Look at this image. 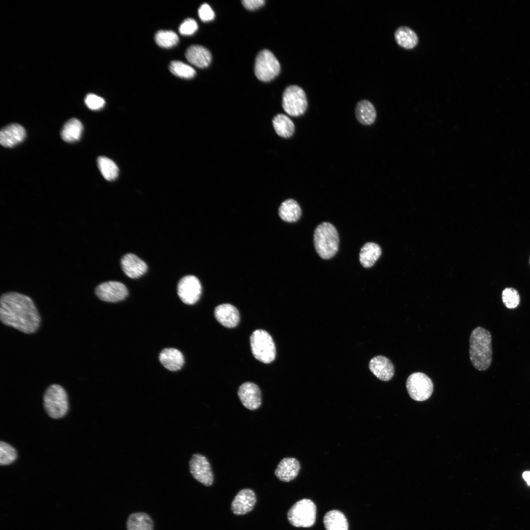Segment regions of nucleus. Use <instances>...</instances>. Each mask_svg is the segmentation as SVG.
Segmentation results:
<instances>
[{
    "label": "nucleus",
    "mask_w": 530,
    "mask_h": 530,
    "mask_svg": "<svg viewBox=\"0 0 530 530\" xmlns=\"http://www.w3.org/2000/svg\"><path fill=\"white\" fill-rule=\"evenodd\" d=\"M0 318L4 324L26 334L35 332L40 323L39 314L32 300L14 292L1 295Z\"/></svg>",
    "instance_id": "nucleus-1"
},
{
    "label": "nucleus",
    "mask_w": 530,
    "mask_h": 530,
    "mask_svg": "<svg viewBox=\"0 0 530 530\" xmlns=\"http://www.w3.org/2000/svg\"><path fill=\"white\" fill-rule=\"evenodd\" d=\"M469 355L474 367L480 371L486 370L492 360V336L489 331L478 326L470 336Z\"/></svg>",
    "instance_id": "nucleus-2"
},
{
    "label": "nucleus",
    "mask_w": 530,
    "mask_h": 530,
    "mask_svg": "<svg viewBox=\"0 0 530 530\" xmlns=\"http://www.w3.org/2000/svg\"><path fill=\"white\" fill-rule=\"evenodd\" d=\"M315 249L323 259L332 258L338 250L339 238L335 227L329 222H323L316 228L314 235Z\"/></svg>",
    "instance_id": "nucleus-3"
},
{
    "label": "nucleus",
    "mask_w": 530,
    "mask_h": 530,
    "mask_svg": "<svg viewBox=\"0 0 530 530\" xmlns=\"http://www.w3.org/2000/svg\"><path fill=\"white\" fill-rule=\"evenodd\" d=\"M43 405L47 414L51 418L57 419L63 417L69 409L66 391L59 385H51L45 392Z\"/></svg>",
    "instance_id": "nucleus-4"
},
{
    "label": "nucleus",
    "mask_w": 530,
    "mask_h": 530,
    "mask_svg": "<svg viewBox=\"0 0 530 530\" xmlns=\"http://www.w3.org/2000/svg\"><path fill=\"white\" fill-rule=\"evenodd\" d=\"M252 353L259 361L268 364L276 356V347L274 341L266 331L257 329L254 331L250 339Z\"/></svg>",
    "instance_id": "nucleus-5"
},
{
    "label": "nucleus",
    "mask_w": 530,
    "mask_h": 530,
    "mask_svg": "<svg viewBox=\"0 0 530 530\" xmlns=\"http://www.w3.org/2000/svg\"><path fill=\"white\" fill-rule=\"evenodd\" d=\"M282 107L289 116L293 117L304 114L308 107V100L304 90L296 85L288 86L282 95Z\"/></svg>",
    "instance_id": "nucleus-6"
},
{
    "label": "nucleus",
    "mask_w": 530,
    "mask_h": 530,
    "mask_svg": "<svg viewBox=\"0 0 530 530\" xmlns=\"http://www.w3.org/2000/svg\"><path fill=\"white\" fill-rule=\"evenodd\" d=\"M316 512L315 503L310 499H303L291 507L287 518L290 523L294 527L309 528L315 523Z\"/></svg>",
    "instance_id": "nucleus-7"
},
{
    "label": "nucleus",
    "mask_w": 530,
    "mask_h": 530,
    "mask_svg": "<svg viewBox=\"0 0 530 530\" xmlns=\"http://www.w3.org/2000/svg\"><path fill=\"white\" fill-rule=\"evenodd\" d=\"M280 71V63L271 51L265 49L258 54L255 59L254 72L259 80L270 81L275 78Z\"/></svg>",
    "instance_id": "nucleus-8"
},
{
    "label": "nucleus",
    "mask_w": 530,
    "mask_h": 530,
    "mask_svg": "<svg viewBox=\"0 0 530 530\" xmlns=\"http://www.w3.org/2000/svg\"><path fill=\"white\" fill-rule=\"evenodd\" d=\"M406 386L410 397L416 401L427 399L433 390L431 379L425 373L421 372L410 374L407 379Z\"/></svg>",
    "instance_id": "nucleus-9"
},
{
    "label": "nucleus",
    "mask_w": 530,
    "mask_h": 530,
    "mask_svg": "<svg viewBox=\"0 0 530 530\" xmlns=\"http://www.w3.org/2000/svg\"><path fill=\"white\" fill-rule=\"evenodd\" d=\"M190 473L197 481L206 486L212 485L213 474L207 458L200 453L193 454L189 462Z\"/></svg>",
    "instance_id": "nucleus-10"
},
{
    "label": "nucleus",
    "mask_w": 530,
    "mask_h": 530,
    "mask_svg": "<svg viewBox=\"0 0 530 530\" xmlns=\"http://www.w3.org/2000/svg\"><path fill=\"white\" fill-rule=\"evenodd\" d=\"M202 287L199 279L193 275H186L182 278L178 282L177 293L180 299L184 303L192 305L200 298Z\"/></svg>",
    "instance_id": "nucleus-11"
},
{
    "label": "nucleus",
    "mask_w": 530,
    "mask_h": 530,
    "mask_svg": "<svg viewBox=\"0 0 530 530\" xmlns=\"http://www.w3.org/2000/svg\"><path fill=\"white\" fill-rule=\"evenodd\" d=\"M96 295L101 300L107 302H116L124 299L128 294L126 287L117 281H107L99 284L95 291Z\"/></svg>",
    "instance_id": "nucleus-12"
},
{
    "label": "nucleus",
    "mask_w": 530,
    "mask_h": 530,
    "mask_svg": "<svg viewBox=\"0 0 530 530\" xmlns=\"http://www.w3.org/2000/svg\"><path fill=\"white\" fill-rule=\"evenodd\" d=\"M238 395L242 405L250 410L258 409L262 402V393L256 384L246 382L242 384L238 391Z\"/></svg>",
    "instance_id": "nucleus-13"
},
{
    "label": "nucleus",
    "mask_w": 530,
    "mask_h": 530,
    "mask_svg": "<svg viewBox=\"0 0 530 530\" xmlns=\"http://www.w3.org/2000/svg\"><path fill=\"white\" fill-rule=\"evenodd\" d=\"M256 502V495L252 490L241 489L234 497L231 504V510L236 515L245 514L252 510Z\"/></svg>",
    "instance_id": "nucleus-14"
},
{
    "label": "nucleus",
    "mask_w": 530,
    "mask_h": 530,
    "mask_svg": "<svg viewBox=\"0 0 530 530\" xmlns=\"http://www.w3.org/2000/svg\"><path fill=\"white\" fill-rule=\"evenodd\" d=\"M369 368L377 378L384 381L391 380L395 373V368L392 361L382 355L372 358L369 362Z\"/></svg>",
    "instance_id": "nucleus-15"
},
{
    "label": "nucleus",
    "mask_w": 530,
    "mask_h": 530,
    "mask_svg": "<svg viewBox=\"0 0 530 530\" xmlns=\"http://www.w3.org/2000/svg\"><path fill=\"white\" fill-rule=\"evenodd\" d=\"M25 129L20 124L13 123L2 128L0 132V143L5 147H13L26 137Z\"/></svg>",
    "instance_id": "nucleus-16"
},
{
    "label": "nucleus",
    "mask_w": 530,
    "mask_h": 530,
    "mask_svg": "<svg viewBox=\"0 0 530 530\" xmlns=\"http://www.w3.org/2000/svg\"><path fill=\"white\" fill-rule=\"evenodd\" d=\"M121 267L128 277L137 278L143 275L147 270L146 264L133 254L124 255L121 260Z\"/></svg>",
    "instance_id": "nucleus-17"
},
{
    "label": "nucleus",
    "mask_w": 530,
    "mask_h": 530,
    "mask_svg": "<svg viewBox=\"0 0 530 530\" xmlns=\"http://www.w3.org/2000/svg\"><path fill=\"white\" fill-rule=\"evenodd\" d=\"M214 315L217 321L227 328L236 327L239 321L238 310L230 304L217 306L214 309Z\"/></svg>",
    "instance_id": "nucleus-18"
},
{
    "label": "nucleus",
    "mask_w": 530,
    "mask_h": 530,
    "mask_svg": "<svg viewBox=\"0 0 530 530\" xmlns=\"http://www.w3.org/2000/svg\"><path fill=\"white\" fill-rule=\"evenodd\" d=\"M300 469L299 462L293 457L283 458L278 464L275 471V476L283 482H289L298 475Z\"/></svg>",
    "instance_id": "nucleus-19"
},
{
    "label": "nucleus",
    "mask_w": 530,
    "mask_h": 530,
    "mask_svg": "<svg viewBox=\"0 0 530 530\" xmlns=\"http://www.w3.org/2000/svg\"><path fill=\"white\" fill-rule=\"evenodd\" d=\"M185 56L189 63L200 68L208 67L212 61L210 51L205 47L198 45L189 47L186 50Z\"/></svg>",
    "instance_id": "nucleus-20"
},
{
    "label": "nucleus",
    "mask_w": 530,
    "mask_h": 530,
    "mask_svg": "<svg viewBox=\"0 0 530 530\" xmlns=\"http://www.w3.org/2000/svg\"><path fill=\"white\" fill-rule=\"evenodd\" d=\"M273 130L279 137L289 139L294 134L295 125L292 119L287 114L279 113L272 119Z\"/></svg>",
    "instance_id": "nucleus-21"
},
{
    "label": "nucleus",
    "mask_w": 530,
    "mask_h": 530,
    "mask_svg": "<svg viewBox=\"0 0 530 530\" xmlns=\"http://www.w3.org/2000/svg\"><path fill=\"white\" fill-rule=\"evenodd\" d=\"M159 360L164 368L172 371L181 369L184 363V358L182 352L174 348L163 349L159 354Z\"/></svg>",
    "instance_id": "nucleus-22"
},
{
    "label": "nucleus",
    "mask_w": 530,
    "mask_h": 530,
    "mask_svg": "<svg viewBox=\"0 0 530 530\" xmlns=\"http://www.w3.org/2000/svg\"><path fill=\"white\" fill-rule=\"evenodd\" d=\"M355 115L357 120L362 125L369 126L375 121L376 112L373 104L369 100L363 99L359 101L355 108Z\"/></svg>",
    "instance_id": "nucleus-23"
},
{
    "label": "nucleus",
    "mask_w": 530,
    "mask_h": 530,
    "mask_svg": "<svg viewBox=\"0 0 530 530\" xmlns=\"http://www.w3.org/2000/svg\"><path fill=\"white\" fill-rule=\"evenodd\" d=\"M278 213L281 218L287 222H294L301 215V209L297 202L293 199L289 198L283 201L280 204Z\"/></svg>",
    "instance_id": "nucleus-24"
},
{
    "label": "nucleus",
    "mask_w": 530,
    "mask_h": 530,
    "mask_svg": "<svg viewBox=\"0 0 530 530\" xmlns=\"http://www.w3.org/2000/svg\"><path fill=\"white\" fill-rule=\"evenodd\" d=\"M127 530H153L154 523L146 513L138 512L131 514L127 521Z\"/></svg>",
    "instance_id": "nucleus-25"
},
{
    "label": "nucleus",
    "mask_w": 530,
    "mask_h": 530,
    "mask_svg": "<svg viewBox=\"0 0 530 530\" xmlns=\"http://www.w3.org/2000/svg\"><path fill=\"white\" fill-rule=\"evenodd\" d=\"M381 254L380 247L374 242H367L361 248L359 253L361 264L366 268L372 266Z\"/></svg>",
    "instance_id": "nucleus-26"
},
{
    "label": "nucleus",
    "mask_w": 530,
    "mask_h": 530,
    "mask_svg": "<svg viewBox=\"0 0 530 530\" xmlns=\"http://www.w3.org/2000/svg\"><path fill=\"white\" fill-rule=\"evenodd\" d=\"M323 524L326 530H348V529L345 515L338 510L327 512L324 516Z\"/></svg>",
    "instance_id": "nucleus-27"
},
{
    "label": "nucleus",
    "mask_w": 530,
    "mask_h": 530,
    "mask_svg": "<svg viewBox=\"0 0 530 530\" xmlns=\"http://www.w3.org/2000/svg\"><path fill=\"white\" fill-rule=\"evenodd\" d=\"M83 126L76 118L69 119L63 126L60 135L62 139L67 142L78 141L81 137Z\"/></svg>",
    "instance_id": "nucleus-28"
},
{
    "label": "nucleus",
    "mask_w": 530,
    "mask_h": 530,
    "mask_svg": "<svg viewBox=\"0 0 530 530\" xmlns=\"http://www.w3.org/2000/svg\"><path fill=\"white\" fill-rule=\"evenodd\" d=\"M395 38L400 46L406 49L414 48L418 42L416 33L407 26L398 28L395 32Z\"/></svg>",
    "instance_id": "nucleus-29"
},
{
    "label": "nucleus",
    "mask_w": 530,
    "mask_h": 530,
    "mask_svg": "<svg viewBox=\"0 0 530 530\" xmlns=\"http://www.w3.org/2000/svg\"><path fill=\"white\" fill-rule=\"evenodd\" d=\"M98 168L105 179L115 180L118 175L119 169L115 162L106 157H99L97 159Z\"/></svg>",
    "instance_id": "nucleus-30"
},
{
    "label": "nucleus",
    "mask_w": 530,
    "mask_h": 530,
    "mask_svg": "<svg viewBox=\"0 0 530 530\" xmlns=\"http://www.w3.org/2000/svg\"><path fill=\"white\" fill-rule=\"evenodd\" d=\"M157 44L160 47L169 48L175 46L179 41L177 34L171 30L158 31L155 36Z\"/></svg>",
    "instance_id": "nucleus-31"
},
{
    "label": "nucleus",
    "mask_w": 530,
    "mask_h": 530,
    "mask_svg": "<svg viewBox=\"0 0 530 530\" xmlns=\"http://www.w3.org/2000/svg\"><path fill=\"white\" fill-rule=\"evenodd\" d=\"M169 70L174 75L185 79L193 78L196 74L190 66L180 61H173L169 65Z\"/></svg>",
    "instance_id": "nucleus-32"
},
{
    "label": "nucleus",
    "mask_w": 530,
    "mask_h": 530,
    "mask_svg": "<svg viewBox=\"0 0 530 530\" xmlns=\"http://www.w3.org/2000/svg\"><path fill=\"white\" fill-rule=\"evenodd\" d=\"M502 299L504 306L508 309L517 308L520 303V296L518 291L512 287L504 289L502 292Z\"/></svg>",
    "instance_id": "nucleus-33"
},
{
    "label": "nucleus",
    "mask_w": 530,
    "mask_h": 530,
    "mask_svg": "<svg viewBox=\"0 0 530 530\" xmlns=\"http://www.w3.org/2000/svg\"><path fill=\"white\" fill-rule=\"evenodd\" d=\"M17 453L16 450L9 444L0 441V464L1 466L8 465L13 463L17 458Z\"/></svg>",
    "instance_id": "nucleus-34"
},
{
    "label": "nucleus",
    "mask_w": 530,
    "mask_h": 530,
    "mask_svg": "<svg viewBox=\"0 0 530 530\" xmlns=\"http://www.w3.org/2000/svg\"><path fill=\"white\" fill-rule=\"evenodd\" d=\"M84 102L86 106L92 110L100 109L105 104V101L102 97L91 93L86 96Z\"/></svg>",
    "instance_id": "nucleus-35"
},
{
    "label": "nucleus",
    "mask_w": 530,
    "mask_h": 530,
    "mask_svg": "<svg viewBox=\"0 0 530 530\" xmlns=\"http://www.w3.org/2000/svg\"><path fill=\"white\" fill-rule=\"evenodd\" d=\"M198 29V25L193 19L188 18L185 20L180 25L179 30L182 35H190L193 34Z\"/></svg>",
    "instance_id": "nucleus-36"
},
{
    "label": "nucleus",
    "mask_w": 530,
    "mask_h": 530,
    "mask_svg": "<svg viewBox=\"0 0 530 530\" xmlns=\"http://www.w3.org/2000/svg\"><path fill=\"white\" fill-rule=\"evenodd\" d=\"M198 15L200 19L205 22L212 20L215 17L213 11L207 3L201 5L198 9Z\"/></svg>",
    "instance_id": "nucleus-37"
},
{
    "label": "nucleus",
    "mask_w": 530,
    "mask_h": 530,
    "mask_svg": "<svg viewBox=\"0 0 530 530\" xmlns=\"http://www.w3.org/2000/svg\"><path fill=\"white\" fill-rule=\"evenodd\" d=\"M264 0H243V5L248 10H255L262 6L265 4Z\"/></svg>",
    "instance_id": "nucleus-38"
},
{
    "label": "nucleus",
    "mask_w": 530,
    "mask_h": 530,
    "mask_svg": "<svg viewBox=\"0 0 530 530\" xmlns=\"http://www.w3.org/2000/svg\"><path fill=\"white\" fill-rule=\"evenodd\" d=\"M523 477L530 486V471H526L523 474Z\"/></svg>",
    "instance_id": "nucleus-39"
},
{
    "label": "nucleus",
    "mask_w": 530,
    "mask_h": 530,
    "mask_svg": "<svg viewBox=\"0 0 530 530\" xmlns=\"http://www.w3.org/2000/svg\"><path fill=\"white\" fill-rule=\"evenodd\" d=\"M529 263H530V259H529Z\"/></svg>",
    "instance_id": "nucleus-40"
}]
</instances>
